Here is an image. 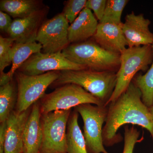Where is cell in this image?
Returning <instances> with one entry per match:
<instances>
[{
    "mask_svg": "<svg viewBox=\"0 0 153 153\" xmlns=\"http://www.w3.org/2000/svg\"><path fill=\"white\" fill-rule=\"evenodd\" d=\"M106 120L102 130L103 144L111 146L120 142L117 131L128 124L140 126L150 133L153 139V121L148 107L142 100L139 88L132 82L117 100L108 105Z\"/></svg>",
    "mask_w": 153,
    "mask_h": 153,
    "instance_id": "obj_1",
    "label": "cell"
},
{
    "mask_svg": "<svg viewBox=\"0 0 153 153\" xmlns=\"http://www.w3.org/2000/svg\"><path fill=\"white\" fill-rule=\"evenodd\" d=\"M69 83L83 88L101 100L105 106L116 85L117 74L112 71H97L89 69L63 70L60 71L59 77L50 86L56 88Z\"/></svg>",
    "mask_w": 153,
    "mask_h": 153,
    "instance_id": "obj_2",
    "label": "cell"
},
{
    "mask_svg": "<svg viewBox=\"0 0 153 153\" xmlns=\"http://www.w3.org/2000/svg\"><path fill=\"white\" fill-rule=\"evenodd\" d=\"M62 52L71 62L93 71L117 73L120 66V54L107 51L91 38L70 44Z\"/></svg>",
    "mask_w": 153,
    "mask_h": 153,
    "instance_id": "obj_3",
    "label": "cell"
},
{
    "mask_svg": "<svg viewBox=\"0 0 153 153\" xmlns=\"http://www.w3.org/2000/svg\"><path fill=\"white\" fill-rule=\"evenodd\" d=\"M152 45L126 48L120 54V66L117 72V83L105 106L117 100L126 91L138 71H144L152 63Z\"/></svg>",
    "mask_w": 153,
    "mask_h": 153,
    "instance_id": "obj_4",
    "label": "cell"
},
{
    "mask_svg": "<svg viewBox=\"0 0 153 153\" xmlns=\"http://www.w3.org/2000/svg\"><path fill=\"white\" fill-rule=\"evenodd\" d=\"M41 114L71 109L79 105L90 103L105 105L104 103L79 85L69 83L44 94L39 100Z\"/></svg>",
    "mask_w": 153,
    "mask_h": 153,
    "instance_id": "obj_5",
    "label": "cell"
},
{
    "mask_svg": "<svg viewBox=\"0 0 153 153\" xmlns=\"http://www.w3.org/2000/svg\"><path fill=\"white\" fill-rule=\"evenodd\" d=\"M71 109L41 114L42 139L39 153H67L66 130Z\"/></svg>",
    "mask_w": 153,
    "mask_h": 153,
    "instance_id": "obj_6",
    "label": "cell"
},
{
    "mask_svg": "<svg viewBox=\"0 0 153 153\" xmlns=\"http://www.w3.org/2000/svg\"><path fill=\"white\" fill-rule=\"evenodd\" d=\"M60 71H49L41 75L30 76L16 71L18 100L15 110L22 113L31 108L45 94L47 88L58 78Z\"/></svg>",
    "mask_w": 153,
    "mask_h": 153,
    "instance_id": "obj_7",
    "label": "cell"
},
{
    "mask_svg": "<svg viewBox=\"0 0 153 153\" xmlns=\"http://www.w3.org/2000/svg\"><path fill=\"white\" fill-rule=\"evenodd\" d=\"M108 109V106L90 103L74 108L83 120V134L88 153H108L105 149L102 140V126L106 120Z\"/></svg>",
    "mask_w": 153,
    "mask_h": 153,
    "instance_id": "obj_8",
    "label": "cell"
},
{
    "mask_svg": "<svg viewBox=\"0 0 153 153\" xmlns=\"http://www.w3.org/2000/svg\"><path fill=\"white\" fill-rule=\"evenodd\" d=\"M68 24L62 13L44 22L36 38V42L42 45L43 53L62 52L68 47Z\"/></svg>",
    "mask_w": 153,
    "mask_h": 153,
    "instance_id": "obj_9",
    "label": "cell"
},
{
    "mask_svg": "<svg viewBox=\"0 0 153 153\" xmlns=\"http://www.w3.org/2000/svg\"><path fill=\"white\" fill-rule=\"evenodd\" d=\"M88 69L85 66L71 62L62 52H37L21 65L16 71L30 76L41 75L52 71Z\"/></svg>",
    "mask_w": 153,
    "mask_h": 153,
    "instance_id": "obj_10",
    "label": "cell"
},
{
    "mask_svg": "<svg viewBox=\"0 0 153 153\" xmlns=\"http://www.w3.org/2000/svg\"><path fill=\"white\" fill-rule=\"evenodd\" d=\"M49 10V7L45 6L29 16L14 19L8 31L9 38L18 43L36 41L38 31L47 20Z\"/></svg>",
    "mask_w": 153,
    "mask_h": 153,
    "instance_id": "obj_11",
    "label": "cell"
},
{
    "mask_svg": "<svg viewBox=\"0 0 153 153\" xmlns=\"http://www.w3.org/2000/svg\"><path fill=\"white\" fill-rule=\"evenodd\" d=\"M151 23L143 14L136 15L134 12L126 16L122 29L128 44V47H140L153 43V33L149 30Z\"/></svg>",
    "mask_w": 153,
    "mask_h": 153,
    "instance_id": "obj_12",
    "label": "cell"
},
{
    "mask_svg": "<svg viewBox=\"0 0 153 153\" xmlns=\"http://www.w3.org/2000/svg\"><path fill=\"white\" fill-rule=\"evenodd\" d=\"M121 24L99 22L96 32L91 39L107 51L120 54L128 46Z\"/></svg>",
    "mask_w": 153,
    "mask_h": 153,
    "instance_id": "obj_13",
    "label": "cell"
},
{
    "mask_svg": "<svg viewBox=\"0 0 153 153\" xmlns=\"http://www.w3.org/2000/svg\"><path fill=\"white\" fill-rule=\"evenodd\" d=\"M32 107L24 112L14 110L7 121L4 153H23V132Z\"/></svg>",
    "mask_w": 153,
    "mask_h": 153,
    "instance_id": "obj_14",
    "label": "cell"
},
{
    "mask_svg": "<svg viewBox=\"0 0 153 153\" xmlns=\"http://www.w3.org/2000/svg\"><path fill=\"white\" fill-rule=\"evenodd\" d=\"M40 101L32 105L23 132V153H39L42 139Z\"/></svg>",
    "mask_w": 153,
    "mask_h": 153,
    "instance_id": "obj_15",
    "label": "cell"
},
{
    "mask_svg": "<svg viewBox=\"0 0 153 153\" xmlns=\"http://www.w3.org/2000/svg\"><path fill=\"white\" fill-rule=\"evenodd\" d=\"M99 22L89 9L85 8L71 25L68 30L70 44L89 40L96 32Z\"/></svg>",
    "mask_w": 153,
    "mask_h": 153,
    "instance_id": "obj_16",
    "label": "cell"
},
{
    "mask_svg": "<svg viewBox=\"0 0 153 153\" xmlns=\"http://www.w3.org/2000/svg\"><path fill=\"white\" fill-rule=\"evenodd\" d=\"M41 0H1L0 10L14 19H22L43 8Z\"/></svg>",
    "mask_w": 153,
    "mask_h": 153,
    "instance_id": "obj_17",
    "label": "cell"
},
{
    "mask_svg": "<svg viewBox=\"0 0 153 153\" xmlns=\"http://www.w3.org/2000/svg\"><path fill=\"white\" fill-rule=\"evenodd\" d=\"M79 114L71 111L66 130L67 153H88L85 138L78 124Z\"/></svg>",
    "mask_w": 153,
    "mask_h": 153,
    "instance_id": "obj_18",
    "label": "cell"
},
{
    "mask_svg": "<svg viewBox=\"0 0 153 153\" xmlns=\"http://www.w3.org/2000/svg\"><path fill=\"white\" fill-rule=\"evenodd\" d=\"M42 45L36 41L26 43L14 42L10 52L12 66L10 70L7 73L9 78L13 79L15 73L23 63L28 60L31 55L41 52Z\"/></svg>",
    "mask_w": 153,
    "mask_h": 153,
    "instance_id": "obj_19",
    "label": "cell"
},
{
    "mask_svg": "<svg viewBox=\"0 0 153 153\" xmlns=\"http://www.w3.org/2000/svg\"><path fill=\"white\" fill-rule=\"evenodd\" d=\"M16 81L13 79L0 87V123L7 121L16 108L18 100Z\"/></svg>",
    "mask_w": 153,
    "mask_h": 153,
    "instance_id": "obj_20",
    "label": "cell"
},
{
    "mask_svg": "<svg viewBox=\"0 0 153 153\" xmlns=\"http://www.w3.org/2000/svg\"><path fill=\"white\" fill-rule=\"evenodd\" d=\"M153 51V43L152 44ZM134 84L139 88L142 100L148 107L153 105V60L151 67L144 74H138L133 79Z\"/></svg>",
    "mask_w": 153,
    "mask_h": 153,
    "instance_id": "obj_21",
    "label": "cell"
},
{
    "mask_svg": "<svg viewBox=\"0 0 153 153\" xmlns=\"http://www.w3.org/2000/svg\"><path fill=\"white\" fill-rule=\"evenodd\" d=\"M129 1L128 0H108L104 15L99 23L121 25L123 12Z\"/></svg>",
    "mask_w": 153,
    "mask_h": 153,
    "instance_id": "obj_22",
    "label": "cell"
},
{
    "mask_svg": "<svg viewBox=\"0 0 153 153\" xmlns=\"http://www.w3.org/2000/svg\"><path fill=\"white\" fill-rule=\"evenodd\" d=\"M86 0H68L64 3L63 13L68 23L72 24L85 7Z\"/></svg>",
    "mask_w": 153,
    "mask_h": 153,
    "instance_id": "obj_23",
    "label": "cell"
},
{
    "mask_svg": "<svg viewBox=\"0 0 153 153\" xmlns=\"http://www.w3.org/2000/svg\"><path fill=\"white\" fill-rule=\"evenodd\" d=\"M14 42L12 38L0 36V73L12 63L10 52Z\"/></svg>",
    "mask_w": 153,
    "mask_h": 153,
    "instance_id": "obj_24",
    "label": "cell"
},
{
    "mask_svg": "<svg viewBox=\"0 0 153 153\" xmlns=\"http://www.w3.org/2000/svg\"><path fill=\"white\" fill-rule=\"evenodd\" d=\"M140 132L134 126H125L124 128V144L123 153H133L136 144L139 141Z\"/></svg>",
    "mask_w": 153,
    "mask_h": 153,
    "instance_id": "obj_25",
    "label": "cell"
},
{
    "mask_svg": "<svg viewBox=\"0 0 153 153\" xmlns=\"http://www.w3.org/2000/svg\"><path fill=\"white\" fill-rule=\"evenodd\" d=\"M106 0H88L85 7L92 10L99 22L101 21L106 7Z\"/></svg>",
    "mask_w": 153,
    "mask_h": 153,
    "instance_id": "obj_26",
    "label": "cell"
},
{
    "mask_svg": "<svg viewBox=\"0 0 153 153\" xmlns=\"http://www.w3.org/2000/svg\"><path fill=\"white\" fill-rule=\"evenodd\" d=\"M13 21L8 14L0 11V29L1 32L7 34Z\"/></svg>",
    "mask_w": 153,
    "mask_h": 153,
    "instance_id": "obj_27",
    "label": "cell"
},
{
    "mask_svg": "<svg viewBox=\"0 0 153 153\" xmlns=\"http://www.w3.org/2000/svg\"><path fill=\"white\" fill-rule=\"evenodd\" d=\"M7 129V121L1 123L0 125V153H4V147Z\"/></svg>",
    "mask_w": 153,
    "mask_h": 153,
    "instance_id": "obj_28",
    "label": "cell"
},
{
    "mask_svg": "<svg viewBox=\"0 0 153 153\" xmlns=\"http://www.w3.org/2000/svg\"><path fill=\"white\" fill-rule=\"evenodd\" d=\"M149 111L150 113L151 116H152V118L153 121V105L149 108Z\"/></svg>",
    "mask_w": 153,
    "mask_h": 153,
    "instance_id": "obj_29",
    "label": "cell"
}]
</instances>
